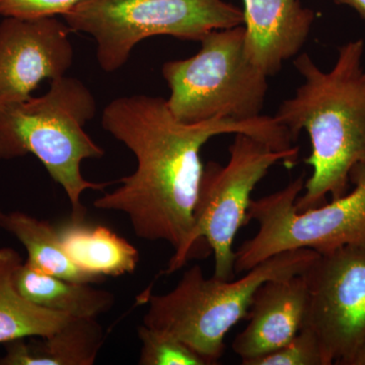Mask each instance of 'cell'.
Returning a JSON list of instances; mask_svg holds the SVG:
<instances>
[{"label":"cell","mask_w":365,"mask_h":365,"mask_svg":"<svg viewBox=\"0 0 365 365\" xmlns=\"http://www.w3.org/2000/svg\"><path fill=\"white\" fill-rule=\"evenodd\" d=\"M102 127L136 158V170L120 187L98 197L93 207L124 213L144 241L169 242L181 253L192 227L204 165L200 151L222 134H247L276 150H289L294 138L274 116L250 120L215 118L186 124L170 113L167 100L146 95L111 101Z\"/></svg>","instance_id":"obj_1"},{"label":"cell","mask_w":365,"mask_h":365,"mask_svg":"<svg viewBox=\"0 0 365 365\" xmlns=\"http://www.w3.org/2000/svg\"><path fill=\"white\" fill-rule=\"evenodd\" d=\"M364 41H349L338 49L330 71L319 69L307 53L294 66L304 81L294 97L283 101L275 117L294 140L307 131L312 153L304 162L313 174L295 206L299 211L326 203V197L347 193L350 172L365 163Z\"/></svg>","instance_id":"obj_2"},{"label":"cell","mask_w":365,"mask_h":365,"mask_svg":"<svg viewBox=\"0 0 365 365\" xmlns=\"http://www.w3.org/2000/svg\"><path fill=\"white\" fill-rule=\"evenodd\" d=\"M96 112L97 101L90 88L64 76L50 81L44 95L0 114V160L35 155L66 192L74 220L85 218L81 198L86 191H102L110 185L88 181L81 172L86 160L105 155L85 129Z\"/></svg>","instance_id":"obj_3"},{"label":"cell","mask_w":365,"mask_h":365,"mask_svg":"<svg viewBox=\"0 0 365 365\" xmlns=\"http://www.w3.org/2000/svg\"><path fill=\"white\" fill-rule=\"evenodd\" d=\"M318 255L311 249L283 252L237 280L206 278L200 266H193L168 294L146 292L143 325L181 340L206 364H217L227 333L246 319L256 290L266 281L304 273Z\"/></svg>","instance_id":"obj_4"},{"label":"cell","mask_w":365,"mask_h":365,"mask_svg":"<svg viewBox=\"0 0 365 365\" xmlns=\"http://www.w3.org/2000/svg\"><path fill=\"white\" fill-rule=\"evenodd\" d=\"M62 18L72 33L95 40L98 66L112 73L141 41L170 36L200 42L212 31L242 26L244 14L225 0H81Z\"/></svg>","instance_id":"obj_5"},{"label":"cell","mask_w":365,"mask_h":365,"mask_svg":"<svg viewBox=\"0 0 365 365\" xmlns=\"http://www.w3.org/2000/svg\"><path fill=\"white\" fill-rule=\"evenodd\" d=\"M200 43L194 56L170 60L162 67L173 116L186 124L261 116L268 76L247 57L244 26L212 31Z\"/></svg>","instance_id":"obj_6"},{"label":"cell","mask_w":365,"mask_h":365,"mask_svg":"<svg viewBox=\"0 0 365 365\" xmlns=\"http://www.w3.org/2000/svg\"><path fill=\"white\" fill-rule=\"evenodd\" d=\"M352 191L317 207L299 211L295 206L304 189V175L270 195L251 200L248 222L258 232L235 252V275L246 273L275 255L297 249L327 253L365 242V163L350 172Z\"/></svg>","instance_id":"obj_7"},{"label":"cell","mask_w":365,"mask_h":365,"mask_svg":"<svg viewBox=\"0 0 365 365\" xmlns=\"http://www.w3.org/2000/svg\"><path fill=\"white\" fill-rule=\"evenodd\" d=\"M228 148L225 165L209 162L204 165L198 198L193 213V227L181 253L174 255L165 274L181 269L198 245L206 242L213 252L215 275L220 279L235 278L234 241L240 228L248 225L252 192L276 163L292 168L299 148L276 150L269 144L247 134H235Z\"/></svg>","instance_id":"obj_8"},{"label":"cell","mask_w":365,"mask_h":365,"mask_svg":"<svg viewBox=\"0 0 365 365\" xmlns=\"http://www.w3.org/2000/svg\"><path fill=\"white\" fill-rule=\"evenodd\" d=\"M306 324L325 365H347L365 339V242L319 254L304 270Z\"/></svg>","instance_id":"obj_9"},{"label":"cell","mask_w":365,"mask_h":365,"mask_svg":"<svg viewBox=\"0 0 365 365\" xmlns=\"http://www.w3.org/2000/svg\"><path fill=\"white\" fill-rule=\"evenodd\" d=\"M72 31L53 18L0 21V114L25 102L46 81L66 76L74 60Z\"/></svg>","instance_id":"obj_10"},{"label":"cell","mask_w":365,"mask_h":365,"mask_svg":"<svg viewBox=\"0 0 365 365\" xmlns=\"http://www.w3.org/2000/svg\"><path fill=\"white\" fill-rule=\"evenodd\" d=\"M309 295L302 274L266 281L255 292L248 325L232 341L242 364L264 356L294 339L306 324Z\"/></svg>","instance_id":"obj_11"},{"label":"cell","mask_w":365,"mask_h":365,"mask_svg":"<svg viewBox=\"0 0 365 365\" xmlns=\"http://www.w3.org/2000/svg\"><path fill=\"white\" fill-rule=\"evenodd\" d=\"M245 51L257 68L275 76L299 54L316 20L299 0H242Z\"/></svg>","instance_id":"obj_12"},{"label":"cell","mask_w":365,"mask_h":365,"mask_svg":"<svg viewBox=\"0 0 365 365\" xmlns=\"http://www.w3.org/2000/svg\"><path fill=\"white\" fill-rule=\"evenodd\" d=\"M104 340L98 319L71 318L51 335L6 343L0 365H93Z\"/></svg>","instance_id":"obj_13"},{"label":"cell","mask_w":365,"mask_h":365,"mask_svg":"<svg viewBox=\"0 0 365 365\" xmlns=\"http://www.w3.org/2000/svg\"><path fill=\"white\" fill-rule=\"evenodd\" d=\"M62 246L73 263L98 279L133 273L139 263L135 246L104 225L71 218L58 227Z\"/></svg>","instance_id":"obj_14"},{"label":"cell","mask_w":365,"mask_h":365,"mask_svg":"<svg viewBox=\"0 0 365 365\" xmlns=\"http://www.w3.org/2000/svg\"><path fill=\"white\" fill-rule=\"evenodd\" d=\"M16 289L36 306L72 318L98 319L115 306V295L91 283L76 282L49 275L26 262L14 274Z\"/></svg>","instance_id":"obj_15"},{"label":"cell","mask_w":365,"mask_h":365,"mask_svg":"<svg viewBox=\"0 0 365 365\" xmlns=\"http://www.w3.org/2000/svg\"><path fill=\"white\" fill-rule=\"evenodd\" d=\"M24 263L20 253L0 247V344L28 338L46 337L72 318L26 300L16 289L14 274Z\"/></svg>","instance_id":"obj_16"},{"label":"cell","mask_w":365,"mask_h":365,"mask_svg":"<svg viewBox=\"0 0 365 365\" xmlns=\"http://www.w3.org/2000/svg\"><path fill=\"white\" fill-rule=\"evenodd\" d=\"M0 228L25 247L26 263L49 275L83 283L100 282L79 269L62 246L58 227L23 211L0 210Z\"/></svg>","instance_id":"obj_17"},{"label":"cell","mask_w":365,"mask_h":365,"mask_svg":"<svg viewBox=\"0 0 365 365\" xmlns=\"http://www.w3.org/2000/svg\"><path fill=\"white\" fill-rule=\"evenodd\" d=\"M140 365H207L189 346L174 336L146 326L138 328Z\"/></svg>","instance_id":"obj_18"},{"label":"cell","mask_w":365,"mask_h":365,"mask_svg":"<svg viewBox=\"0 0 365 365\" xmlns=\"http://www.w3.org/2000/svg\"><path fill=\"white\" fill-rule=\"evenodd\" d=\"M247 365H325L316 334L307 326L278 349L252 360Z\"/></svg>","instance_id":"obj_19"},{"label":"cell","mask_w":365,"mask_h":365,"mask_svg":"<svg viewBox=\"0 0 365 365\" xmlns=\"http://www.w3.org/2000/svg\"><path fill=\"white\" fill-rule=\"evenodd\" d=\"M81 0H0L2 18L34 19L66 16Z\"/></svg>","instance_id":"obj_20"},{"label":"cell","mask_w":365,"mask_h":365,"mask_svg":"<svg viewBox=\"0 0 365 365\" xmlns=\"http://www.w3.org/2000/svg\"><path fill=\"white\" fill-rule=\"evenodd\" d=\"M335 2L351 7L365 21V0H335Z\"/></svg>","instance_id":"obj_21"},{"label":"cell","mask_w":365,"mask_h":365,"mask_svg":"<svg viewBox=\"0 0 365 365\" xmlns=\"http://www.w3.org/2000/svg\"><path fill=\"white\" fill-rule=\"evenodd\" d=\"M347 365H365V339Z\"/></svg>","instance_id":"obj_22"}]
</instances>
